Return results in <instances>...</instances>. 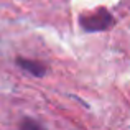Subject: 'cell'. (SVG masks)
<instances>
[{
    "instance_id": "2",
    "label": "cell",
    "mask_w": 130,
    "mask_h": 130,
    "mask_svg": "<svg viewBox=\"0 0 130 130\" xmlns=\"http://www.w3.org/2000/svg\"><path fill=\"white\" fill-rule=\"evenodd\" d=\"M17 64H18L22 69H25V71H28L30 74H33L35 77H43L44 74H46V68H44V64L40 63V61L18 58V59H17Z\"/></svg>"
},
{
    "instance_id": "3",
    "label": "cell",
    "mask_w": 130,
    "mask_h": 130,
    "mask_svg": "<svg viewBox=\"0 0 130 130\" xmlns=\"http://www.w3.org/2000/svg\"><path fill=\"white\" fill-rule=\"evenodd\" d=\"M22 128H40V125L38 124H33V122H30V120H26V122H23V124H22Z\"/></svg>"
},
{
    "instance_id": "1",
    "label": "cell",
    "mask_w": 130,
    "mask_h": 130,
    "mask_svg": "<svg viewBox=\"0 0 130 130\" xmlns=\"http://www.w3.org/2000/svg\"><path fill=\"white\" fill-rule=\"evenodd\" d=\"M79 25L86 31H104L112 28L114 25V17L105 8H97L94 12L83 13L79 17Z\"/></svg>"
}]
</instances>
